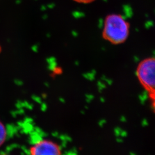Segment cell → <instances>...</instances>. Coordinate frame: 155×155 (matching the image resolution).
Listing matches in <instances>:
<instances>
[{"label": "cell", "mask_w": 155, "mask_h": 155, "mask_svg": "<svg viewBox=\"0 0 155 155\" xmlns=\"http://www.w3.org/2000/svg\"><path fill=\"white\" fill-rule=\"evenodd\" d=\"M129 28V24L121 15H109L104 22L102 36L113 44H121L127 39Z\"/></svg>", "instance_id": "obj_1"}, {"label": "cell", "mask_w": 155, "mask_h": 155, "mask_svg": "<svg viewBox=\"0 0 155 155\" xmlns=\"http://www.w3.org/2000/svg\"><path fill=\"white\" fill-rule=\"evenodd\" d=\"M155 61L154 58L144 59L139 64L136 75L148 92L155 90Z\"/></svg>", "instance_id": "obj_2"}, {"label": "cell", "mask_w": 155, "mask_h": 155, "mask_svg": "<svg viewBox=\"0 0 155 155\" xmlns=\"http://www.w3.org/2000/svg\"><path fill=\"white\" fill-rule=\"evenodd\" d=\"M61 147L54 143L52 141L41 139L33 146L29 150L31 155H52L61 154Z\"/></svg>", "instance_id": "obj_3"}, {"label": "cell", "mask_w": 155, "mask_h": 155, "mask_svg": "<svg viewBox=\"0 0 155 155\" xmlns=\"http://www.w3.org/2000/svg\"><path fill=\"white\" fill-rule=\"evenodd\" d=\"M7 136V133L5 126L0 121V146L4 143Z\"/></svg>", "instance_id": "obj_4"}, {"label": "cell", "mask_w": 155, "mask_h": 155, "mask_svg": "<svg viewBox=\"0 0 155 155\" xmlns=\"http://www.w3.org/2000/svg\"><path fill=\"white\" fill-rule=\"evenodd\" d=\"M148 97H149V93L147 90H145L144 92L139 96V99L140 100L141 103L142 104H144V102L148 98Z\"/></svg>", "instance_id": "obj_5"}, {"label": "cell", "mask_w": 155, "mask_h": 155, "mask_svg": "<svg viewBox=\"0 0 155 155\" xmlns=\"http://www.w3.org/2000/svg\"><path fill=\"white\" fill-rule=\"evenodd\" d=\"M94 76L95 74H94L93 72H89V73H86L83 74V77L86 78H87V79H89L90 81H93L94 79Z\"/></svg>", "instance_id": "obj_6"}, {"label": "cell", "mask_w": 155, "mask_h": 155, "mask_svg": "<svg viewBox=\"0 0 155 155\" xmlns=\"http://www.w3.org/2000/svg\"><path fill=\"white\" fill-rule=\"evenodd\" d=\"M73 1L78 3H81V4H89L93 2L95 0H73Z\"/></svg>", "instance_id": "obj_7"}, {"label": "cell", "mask_w": 155, "mask_h": 155, "mask_svg": "<svg viewBox=\"0 0 155 155\" xmlns=\"http://www.w3.org/2000/svg\"><path fill=\"white\" fill-rule=\"evenodd\" d=\"M56 66H57L56 61H54V62H52V63L49 64L48 68H49V69H50V70H51V71H53L55 70V68L56 67H57Z\"/></svg>", "instance_id": "obj_8"}, {"label": "cell", "mask_w": 155, "mask_h": 155, "mask_svg": "<svg viewBox=\"0 0 155 155\" xmlns=\"http://www.w3.org/2000/svg\"><path fill=\"white\" fill-rule=\"evenodd\" d=\"M121 130H121L120 127H116V128H115V129H114V133H115V134H116V136L117 137L120 136Z\"/></svg>", "instance_id": "obj_9"}, {"label": "cell", "mask_w": 155, "mask_h": 155, "mask_svg": "<svg viewBox=\"0 0 155 155\" xmlns=\"http://www.w3.org/2000/svg\"><path fill=\"white\" fill-rule=\"evenodd\" d=\"M98 88H99V90L101 91L103 89H104L105 87V84H104L103 83H102L101 82H98Z\"/></svg>", "instance_id": "obj_10"}, {"label": "cell", "mask_w": 155, "mask_h": 155, "mask_svg": "<svg viewBox=\"0 0 155 155\" xmlns=\"http://www.w3.org/2000/svg\"><path fill=\"white\" fill-rule=\"evenodd\" d=\"M86 97L87 98L86 101L87 102H91V101L94 98V96L93 95H86Z\"/></svg>", "instance_id": "obj_11"}, {"label": "cell", "mask_w": 155, "mask_h": 155, "mask_svg": "<svg viewBox=\"0 0 155 155\" xmlns=\"http://www.w3.org/2000/svg\"><path fill=\"white\" fill-rule=\"evenodd\" d=\"M47 61L48 64H50V63H52V62L56 61L55 58H54V57H51L50 58H48V59H47Z\"/></svg>", "instance_id": "obj_12"}, {"label": "cell", "mask_w": 155, "mask_h": 155, "mask_svg": "<svg viewBox=\"0 0 155 155\" xmlns=\"http://www.w3.org/2000/svg\"><path fill=\"white\" fill-rule=\"evenodd\" d=\"M141 124H142V125H143V127H146V126L148 125V121H147L146 119H144V120H143Z\"/></svg>", "instance_id": "obj_13"}, {"label": "cell", "mask_w": 155, "mask_h": 155, "mask_svg": "<svg viewBox=\"0 0 155 155\" xmlns=\"http://www.w3.org/2000/svg\"><path fill=\"white\" fill-rule=\"evenodd\" d=\"M127 132L126 131H124V130H121V133H120V136L121 137H126L127 136Z\"/></svg>", "instance_id": "obj_14"}, {"label": "cell", "mask_w": 155, "mask_h": 155, "mask_svg": "<svg viewBox=\"0 0 155 155\" xmlns=\"http://www.w3.org/2000/svg\"><path fill=\"white\" fill-rule=\"evenodd\" d=\"M65 141H66L67 142H71L72 141V139L70 136L65 134Z\"/></svg>", "instance_id": "obj_15"}, {"label": "cell", "mask_w": 155, "mask_h": 155, "mask_svg": "<svg viewBox=\"0 0 155 155\" xmlns=\"http://www.w3.org/2000/svg\"><path fill=\"white\" fill-rule=\"evenodd\" d=\"M106 123V120H101L99 122V125L101 127H102Z\"/></svg>", "instance_id": "obj_16"}, {"label": "cell", "mask_w": 155, "mask_h": 155, "mask_svg": "<svg viewBox=\"0 0 155 155\" xmlns=\"http://www.w3.org/2000/svg\"><path fill=\"white\" fill-rule=\"evenodd\" d=\"M66 141H62V143H61V148H65L66 147L67 145Z\"/></svg>", "instance_id": "obj_17"}, {"label": "cell", "mask_w": 155, "mask_h": 155, "mask_svg": "<svg viewBox=\"0 0 155 155\" xmlns=\"http://www.w3.org/2000/svg\"><path fill=\"white\" fill-rule=\"evenodd\" d=\"M47 107V105H46L45 104H42V105H41V109H42V110H46Z\"/></svg>", "instance_id": "obj_18"}, {"label": "cell", "mask_w": 155, "mask_h": 155, "mask_svg": "<svg viewBox=\"0 0 155 155\" xmlns=\"http://www.w3.org/2000/svg\"><path fill=\"white\" fill-rule=\"evenodd\" d=\"M52 135L53 136H54L55 137H58L59 135V133L58 132H53V133H52Z\"/></svg>", "instance_id": "obj_19"}, {"label": "cell", "mask_w": 155, "mask_h": 155, "mask_svg": "<svg viewBox=\"0 0 155 155\" xmlns=\"http://www.w3.org/2000/svg\"><path fill=\"white\" fill-rule=\"evenodd\" d=\"M104 81L108 83L109 84H111L112 83V81H111V80H110V79H106V78L105 80Z\"/></svg>", "instance_id": "obj_20"}, {"label": "cell", "mask_w": 155, "mask_h": 155, "mask_svg": "<svg viewBox=\"0 0 155 155\" xmlns=\"http://www.w3.org/2000/svg\"><path fill=\"white\" fill-rule=\"evenodd\" d=\"M120 120H121L122 122H125V121H127V119H126V118H125V117L122 116L121 117V118H120Z\"/></svg>", "instance_id": "obj_21"}, {"label": "cell", "mask_w": 155, "mask_h": 155, "mask_svg": "<svg viewBox=\"0 0 155 155\" xmlns=\"http://www.w3.org/2000/svg\"><path fill=\"white\" fill-rule=\"evenodd\" d=\"M134 60L136 62H138L139 61V58L137 56H134Z\"/></svg>", "instance_id": "obj_22"}, {"label": "cell", "mask_w": 155, "mask_h": 155, "mask_svg": "<svg viewBox=\"0 0 155 155\" xmlns=\"http://www.w3.org/2000/svg\"><path fill=\"white\" fill-rule=\"evenodd\" d=\"M117 141L118 142V143H122V141H123V140H122V139H120V138H117Z\"/></svg>", "instance_id": "obj_23"}, {"label": "cell", "mask_w": 155, "mask_h": 155, "mask_svg": "<svg viewBox=\"0 0 155 155\" xmlns=\"http://www.w3.org/2000/svg\"><path fill=\"white\" fill-rule=\"evenodd\" d=\"M100 100H101V102H105V99L104 98H102V97H101V98H100Z\"/></svg>", "instance_id": "obj_24"}, {"label": "cell", "mask_w": 155, "mask_h": 155, "mask_svg": "<svg viewBox=\"0 0 155 155\" xmlns=\"http://www.w3.org/2000/svg\"><path fill=\"white\" fill-rule=\"evenodd\" d=\"M59 100H60V101L61 102H65L63 98H59Z\"/></svg>", "instance_id": "obj_25"}, {"label": "cell", "mask_w": 155, "mask_h": 155, "mask_svg": "<svg viewBox=\"0 0 155 155\" xmlns=\"http://www.w3.org/2000/svg\"><path fill=\"white\" fill-rule=\"evenodd\" d=\"M75 64H77V65H78L79 64V63H78V62H75Z\"/></svg>", "instance_id": "obj_26"}]
</instances>
